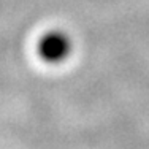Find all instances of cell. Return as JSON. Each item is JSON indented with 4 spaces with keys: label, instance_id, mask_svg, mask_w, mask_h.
<instances>
[{
    "label": "cell",
    "instance_id": "cell-1",
    "mask_svg": "<svg viewBox=\"0 0 149 149\" xmlns=\"http://www.w3.org/2000/svg\"><path fill=\"white\" fill-rule=\"evenodd\" d=\"M73 40L65 30L51 29L46 30L37 41V54L43 62L51 65H60L72 56Z\"/></svg>",
    "mask_w": 149,
    "mask_h": 149
}]
</instances>
